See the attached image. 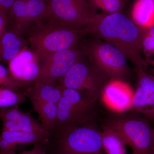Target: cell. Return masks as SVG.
I'll list each match as a JSON object with an SVG mask.
<instances>
[{
    "label": "cell",
    "instance_id": "1",
    "mask_svg": "<svg viewBox=\"0 0 154 154\" xmlns=\"http://www.w3.org/2000/svg\"><path fill=\"white\" fill-rule=\"evenodd\" d=\"M88 32L117 48L137 69H144L147 66L140 53L146 29L138 26L123 14L100 15Z\"/></svg>",
    "mask_w": 154,
    "mask_h": 154
},
{
    "label": "cell",
    "instance_id": "2",
    "mask_svg": "<svg viewBox=\"0 0 154 154\" xmlns=\"http://www.w3.org/2000/svg\"><path fill=\"white\" fill-rule=\"evenodd\" d=\"M31 26L24 35L39 63L54 53L78 46L82 37L88 33L79 29L45 18Z\"/></svg>",
    "mask_w": 154,
    "mask_h": 154
},
{
    "label": "cell",
    "instance_id": "3",
    "mask_svg": "<svg viewBox=\"0 0 154 154\" xmlns=\"http://www.w3.org/2000/svg\"><path fill=\"white\" fill-rule=\"evenodd\" d=\"M97 101L79 91L63 88L62 95L57 104L56 122L51 132V137L93 122Z\"/></svg>",
    "mask_w": 154,
    "mask_h": 154
},
{
    "label": "cell",
    "instance_id": "4",
    "mask_svg": "<svg viewBox=\"0 0 154 154\" xmlns=\"http://www.w3.org/2000/svg\"><path fill=\"white\" fill-rule=\"evenodd\" d=\"M126 112L110 116L105 125L117 132L134 153L154 154V128L143 116Z\"/></svg>",
    "mask_w": 154,
    "mask_h": 154
},
{
    "label": "cell",
    "instance_id": "5",
    "mask_svg": "<svg viewBox=\"0 0 154 154\" xmlns=\"http://www.w3.org/2000/svg\"><path fill=\"white\" fill-rule=\"evenodd\" d=\"M46 146L49 154H106L102 131L93 122L51 137Z\"/></svg>",
    "mask_w": 154,
    "mask_h": 154
},
{
    "label": "cell",
    "instance_id": "6",
    "mask_svg": "<svg viewBox=\"0 0 154 154\" xmlns=\"http://www.w3.org/2000/svg\"><path fill=\"white\" fill-rule=\"evenodd\" d=\"M83 55L109 80H122L129 75L127 58L114 45L106 42L93 40L82 44Z\"/></svg>",
    "mask_w": 154,
    "mask_h": 154
},
{
    "label": "cell",
    "instance_id": "7",
    "mask_svg": "<svg viewBox=\"0 0 154 154\" xmlns=\"http://www.w3.org/2000/svg\"><path fill=\"white\" fill-rule=\"evenodd\" d=\"M46 18L79 28L88 29L98 20L96 8L88 0H47Z\"/></svg>",
    "mask_w": 154,
    "mask_h": 154
},
{
    "label": "cell",
    "instance_id": "8",
    "mask_svg": "<svg viewBox=\"0 0 154 154\" xmlns=\"http://www.w3.org/2000/svg\"><path fill=\"white\" fill-rule=\"evenodd\" d=\"M84 58L59 80L58 85L98 100L110 80Z\"/></svg>",
    "mask_w": 154,
    "mask_h": 154
},
{
    "label": "cell",
    "instance_id": "9",
    "mask_svg": "<svg viewBox=\"0 0 154 154\" xmlns=\"http://www.w3.org/2000/svg\"><path fill=\"white\" fill-rule=\"evenodd\" d=\"M46 0H14L8 14V30L23 36L36 22L48 17Z\"/></svg>",
    "mask_w": 154,
    "mask_h": 154
},
{
    "label": "cell",
    "instance_id": "10",
    "mask_svg": "<svg viewBox=\"0 0 154 154\" xmlns=\"http://www.w3.org/2000/svg\"><path fill=\"white\" fill-rule=\"evenodd\" d=\"M83 57L78 46L54 53L40 63L39 73L35 82L57 85L59 80Z\"/></svg>",
    "mask_w": 154,
    "mask_h": 154
},
{
    "label": "cell",
    "instance_id": "11",
    "mask_svg": "<svg viewBox=\"0 0 154 154\" xmlns=\"http://www.w3.org/2000/svg\"><path fill=\"white\" fill-rule=\"evenodd\" d=\"M8 65L9 71L14 79L27 87L37 79L40 63L36 54L26 46L9 62Z\"/></svg>",
    "mask_w": 154,
    "mask_h": 154
},
{
    "label": "cell",
    "instance_id": "12",
    "mask_svg": "<svg viewBox=\"0 0 154 154\" xmlns=\"http://www.w3.org/2000/svg\"><path fill=\"white\" fill-rule=\"evenodd\" d=\"M134 92L123 80H110L102 92L101 98L105 106L116 113H124L132 107Z\"/></svg>",
    "mask_w": 154,
    "mask_h": 154
},
{
    "label": "cell",
    "instance_id": "13",
    "mask_svg": "<svg viewBox=\"0 0 154 154\" xmlns=\"http://www.w3.org/2000/svg\"><path fill=\"white\" fill-rule=\"evenodd\" d=\"M51 136L50 133L45 131L33 132L1 131L0 154H14L19 149L37 143L47 145Z\"/></svg>",
    "mask_w": 154,
    "mask_h": 154
},
{
    "label": "cell",
    "instance_id": "14",
    "mask_svg": "<svg viewBox=\"0 0 154 154\" xmlns=\"http://www.w3.org/2000/svg\"><path fill=\"white\" fill-rule=\"evenodd\" d=\"M0 119L2 122L1 131L26 132L45 131L31 113L24 112L19 105L0 109Z\"/></svg>",
    "mask_w": 154,
    "mask_h": 154
},
{
    "label": "cell",
    "instance_id": "15",
    "mask_svg": "<svg viewBox=\"0 0 154 154\" xmlns=\"http://www.w3.org/2000/svg\"><path fill=\"white\" fill-rule=\"evenodd\" d=\"M62 86L51 85L39 82H34L26 87L22 94L35 103H53L58 104L62 95Z\"/></svg>",
    "mask_w": 154,
    "mask_h": 154
},
{
    "label": "cell",
    "instance_id": "16",
    "mask_svg": "<svg viewBox=\"0 0 154 154\" xmlns=\"http://www.w3.org/2000/svg\"><path fill=\"white\" fill-rule=\"evenodd\" d=\"M23 36L8 30L0 38V63L8 64L28 44Z\"/></svg>",
    "mask_w": 154,
    "mask_h": 154
},
{
    "label": "cell",
    "instance_id": "17",
    "mask_svg": "<svg viewBox=\"0 0 154 154\" xmlns=\"http://www.w3.org/2000/svg\"><path fill=\"white\" fill-rule=\"evenodd\" d=\"M128 112L141 116L154 123V90L145 91L137 87Z\"/></svg>",
    "mask_w": 154,
    "mask_h": 154
},
{
    "label": "cell",
    "instance_id": "18",
    "mask_svg": "<svg viewBox=\"0 0 154 154\" xmlns=\"http://www.w3.org/2000/svg\"><path fill=\"white\" fill-rule=\"evenodd\" d=\"M132 17L134 23L142 28L154 26V2L151 0H137L133 9Z\"/></svg>",
    "mask_w": 154,
    "mask_h": 154
},
{
    "label": "cell",
    "instance_id": "19",
    "mask_svg": "<svg viewBox=\"0 0 154 154\" xmlns=\"http://www.w3.org/2000/svg\"><path fill=\"white\" fill-rule=\"evenodd\" d=\"M31 104L33 110L38 116L42 128L45 131L51 133L57 118V104L46 102Z\"/></svg>",
    "mask_w": 154,
    "mask_h": 154
},
{
    "label": "cell",
    "instance_id": "20",
    "mask_svg": "<svg viewBox=\"0 0 154 154\" xmlns=\"http://www.w3.org/2000/svg\"><path fill=\"white\" fill-rule=\"evenodd\" d=\"M102 138L103 148L106 154H127L126 145L124 140L110 127L105 125L103 128Z\"/></svg>",
    "mask_w": 154,
    "mask_h": 154
},
{
    "label": "cell",
    "instance_id": "21",
    "mask_svg": "<svg viewBox=\"0 0 154 154\" xmlns=\"http://www.w3.org/2000/svg\"><path fill=\"white\" fill-rule=\"evenodd\" d=\"M26 100V97L22 93L0 87V109L23 104Z\"/></svg>",
    "mask_w": 154,
    "mask_h": 154
},
{
    "label": "cell",
    "instance_id": "22",
    "mask_svg": "<svg viewBox=\"0 0 154 154\" xmlns=\"http://www.w3.org/2000/svg\"><path fill=\"white\" fill-rule=\"evenodd\" d=\"M0 87L8 88L16 92L22 93L24 91V87L14 79L8 69L1 63H0Z\"/></svg>",
    "mask_w": 154,
    "mask_h": 154
},
{
    "label": "cell",
    "instance_id": "23",
    "mask_svg": "<svg viewBox=\"0 0 154 154\" xmlns=\"http://www.w3.org/2000/svg\"><path fill=\"white\" fill-rule=\"evenodd\" d=\"M94 7H98L110 14L119 13L123 0H88Z\"/></svg>",
    "mask_w": 154,
    "mask_h": 154
},
{
    "label": "cell",
    "instance_id": "24",
    "mask_svg": "<svg viewBox=\"0 0 154 154\" xmlns=\"http://www.w3.org/2000/svg\"><path fill=\"white\" fill-rule=\"evenodd\" d=\"M14 154H49L47 152L46 145L42 143L34 144L33 148L28 151H24L21 152Z\"/></svg>",
    "mask_w": 154,
    "mask_h": 154
},
{
    "label": "cell",
    "instance_id": "25",
    "mask_svg": "<svg viewBox=\"0 0 154 154\" xmlns=\"http://www.w3.org/2000/svg\"><path fill=\"white\" fill-rule=\"evenodd\" d=\"M8 15L5 13H0V38L8 30Z\"/></svg>",
    "mask_w": 154,
    "mask_h": 154
},
{
    "label": "cell",
    "instance_id": "26",
    "mask_svg": "<svg viewBox=\"0 0 154 154\" xmlns=\"http://www.w3.org/2000/svg\"><path fill=\"white\" fill-rule=\"evenodd\" d=\"M143 47L148 51H154V38L146 34L143 42Z\"/></svg>",
    "mask_w": 154,
    "mask_h": 154
},
{
    "label": "cell",
    "instance_id": "27",
    "mask_svg": "<svg viewBox=\"0 0 154 154\" xmlns=\"http://www.w3.org/2000/svg\"><path fill=\"white\" fill-rule=\"evenodd\" d=\"M14 0H0V13L8 14L13 6Z\"/></svg>",
    "mask_w": 154,
    "mask_h": 154
},
{
    "label": "cell",
    "instance_id": "28",
    "mask_svg": "<svg viewBox=\"0 0 154 154\" xmlns=\"http://www.w3.org/2000/svg\"><path fill=\"white\" fill-rule=\"evenodd\" d=\"M146 33L149 36L154 38V26L149 28H146Z\"/></svg>",
    "mask_w": 154,
    "mask_h": 154
},
{
    "label": "cell",
    "instance_id": "29",
    "mask_svg": "<svg viewBox=\"0 0 154 154\" xmlns=\"http://www.w3.org/2000/svg\"><path fill=\"white\" fill-rule=\"evenodd\" d=\"M153 151L154 154V137H153Z\"/></svg>",
    "mask_w": 154,
    "mask_h": 154
},
{
    "label": "cell",
    "instance_id": "30",
    "mask_svg": "<svg viewBox=\"0 0 154 154\" xmlns=\"http://www.w3.org/2000/svg\"><path fill=\"white\" fill-rule=\"evenodd\" d=\"M153 52L154 53V51H153ZM152 63L153 65L154 66V60L152 62Z\"/></svg>",
    "mask_w": 154,
    "mask_h": 154
},
{
    "label": "cell",
    "instance_id": "31",
    "mask_svg": "<svg viewBox=\"0 0 154 154\" xmlns=\"http://www.w3.org/2000/svg\"><path fill=\"white\" fill-rule=\"evenodd\" d=\"M151 1H152V2H154V0H151Z\"/></svg>",
    "mask_w": 154,
    "mask_h": 154
},
{
    "label": "cell",
    "instance_id": "32",
    "mask_svg": "<svg viewBox=\"0 0 154 154\" xmlns=\"http://www.w3.org/2000/svg\"><path fill=\"white\" fill-rule=\"evenodd\" d=\"M134 154V153H133V154Z\"/></svg>",
    "mask_w": 154,
    "mask_h": 154
}]
</instances>
